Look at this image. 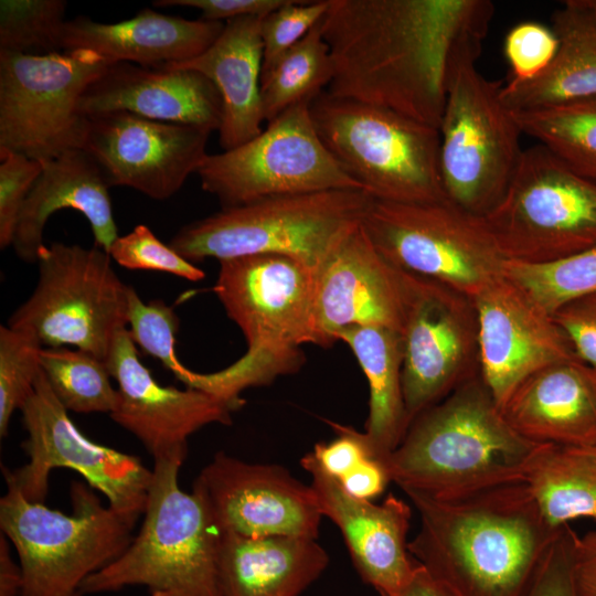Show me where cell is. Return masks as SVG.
<instances>
[{"mask_svg":"<svg viewBox=\"0 0 596 596\" xmlns=\"http://www.w3.org/2000/svg\"><path fill=\"white\" fill-rule=\"evenodd\" d=\"M493 15L489 0H329L324 91L438 129L449 89L476 64Z\"/></svg>","mask_w":596,"mask_h":596,"instance_id":"6da1fadb","label":"cell"},{"mask_svg":"<svg viewBox=\"0 0 596 596\" xmlns=\"http://www.w3.org/2000/svg\"><path fill=\"white\" fill-rule=\"evenodd\" d=\"M406 496L419 515L409 553L455 596H524L564 529L524 481L449 500Z\"/></svg>","mask_w":596,"mask_h":596,"instance_id":"7a4b0ae2","label":"cell"},{"mask_svg":"<svg viewBox=\"0 0 596 596\" xmlns=\"http://www.w3.org/2000/svg\"><path fill=\"white\" fill-rule=\"evenodd\" d=\"M540 445L509 425L479 373L417 415L383 464L405 493L449 500L523 481Z\"/></svg>","mask_w":596,"mask_h":596,"instance_id":"3957f363","label":"cell"},{"mask_svg":"<svg viewBox=\"0 0 596 596\" xmlns=\"http://www.w3.org/2000/svg\"><path fill=\"white\" fill-rule=\"evenodd\" d=\"M315 273L283 255L260 254L220 262L213 287L227 317L241 329L247 351L217 372H192L187 387L210 393L234 409L241 393L295 373L302 344H313Z\"/></svg>","mask_w":596,"mask_h":596,"instance_id":"277c9868","label":"cell"},{"mask_svg":"<svg viewBox=\"0 0 596 596\" xmlns=\"http://www.w3.org/2000/svg\"><path fill=\"white\" fill-rule=\"evenodd\" d=\"M183 455L155 458L143 520L126 551L91 575L82 594L147 586L179 596H222L217 574L221 538L203 497L179 486Z\"/></svg>","mask_w":596,"mask_h":596,"instance_id":"5b68a950","label":"cell"},{"mask_svg":"<svg viewBox=\"0 0 596 596\" xmlns=\"http://www.w3.org/2000/svg\"><path fill=\"white\" fill-rule=\"evenodd\" d=\"M373 198L343 189L265 199L182 226L169 245L191 263L273 254L313 273L358 225Z\"/></svg>","mask_w":596,"mask_h":596,"instance_id":"8992f818","label":"cell"},{"mask_svg":"<svg viewBox=\"0 0 596 596\" xmlns=\"http://www.w3.org/2000/svg\"><path fill=\"white\" fill-rule=\"evenodd\" d=\"M87 483L71 485V513L7 486L0 528L23 573L21 596H83L82 585L129 546L135 523L104 504Z\"/></svg>","mask_w":596,"mask_h":596,"instance_id":"52a82bcc","label":"cell"},{"mask_svg":"<svg viewBox=\"0 0 596 596\" xmlns=\"http://www.w3.org/2000/svg\"><path fill=\"white\" fill-rule=\"evenodd\" d=\"M310 114L326 148L374 200H447L439 167L438 129L326 91L312 99Z\"/></svg>","mask_w":596,"mask_h":596,"instance_id":"ba28073f","label":"cell"},{"mask_svg":"<svg viewBox=\"0 0 596 596\" xmlns=\"http://www.w3.org/2000/svg\"><path fill=\"white\" fill-rule=\"evenodd\" d=\"M107 252L54 242L38 252V283L8 326L33 333L46 348L72 345L106 361L127 328L130 285Z\"/></svg>","mask_w":596,"mask_h":596,"instance_id":"9c48e42d","label":"cell"},{"mask_svg":"<svg viewBox=\"0 0 596 596\" xmlns=\"http://www.w3.org/2000/svg\"><path fill=\"white\" fill-rule=\"evenodd\" d=\"M483 220L505 260H556L596 245V182L539 143Z\"/></svg>","mask_w":596,"mask_h":596,"instance_id":"30bf717a","label":"cell"},{"mask_svg":"<svg viewBox=\"0 0 596 596\" xmlns=\"http://www.w3.org/2000/svg\"><path fill=\"white\" fill-rule=\"evenodd\" d=\"M362 224L394 266L475 298L502 276L504 257L483 217L448 200L372 201Z\"/></svg>","mask_w":596,"mask_h":596,"instance_id":"8fae6325","label":"cell"},{"mask_svg":"<svg viewBox=\"0 0 596 596\" xmlns=\"http://www.w3.org/2000/svg\"><path fill=\"white\" fill-rule=\"evenodd\" d=\"M109 63L88 50L0 51V147L45 161L83 149L81 100Z\"/></svg>","mask_w":596,"mask_h":596,"instance_id":"7c38bea8","label":"cell"},{"mask_svg":"<svg viewBox=\"0 0 596 596\" xmlns=\"http://www.w3.org/2000/svg\"><path fill=\"white\" fill-rule=\"evenodd\" d=\"M501 87L476 64L464 67L449 89L438 128L446 199L480 217L502 199L523 152V132Z\"/></svg>","mask_w":596,"mask_h":596,"instance_id":"4fadbf2b","label":"cell"},{"mask_svg":"<svg viewBox=\"0 0 596 596\" xmlns=\"http://www.w3.org/2000/svg\"><path fill=\"white\" fill-rule=\"evenodd\" d=\"M311 102L292 105L243 145L207 155L196 171L202 189L223 207L285 195L363 190L321 141Z\"/></svg>","mask_w":596,"mask_h":596,"instance_id":"5bb4252c","label":"cell"},{"mask_svg":"<svg viewBox=\"0 0 596 596\" xmlns=\"http://www.w3.org/2000/svg\"><path fill=\"white\" fill-rule=\"evenodd\" d=\"M19 411L26 430L21 447L29 459L17 469L2 468L7 486L17 488L31 501L44 502L51 472L72 469L100 492L111 509L136 524L146 508L152 469L136 456L83 435L42 371Z\"/></svg>","mask_w":596,"mask_h":596,"instance_id":"9a60e30c","label":"cell"},{"mask_svg":"<svg viewBox=\"0 0 596 596\" xmlns=\"http://www.w3.org/2000/svg\"><path fill=\"white\" fill-rule=\"evenodd\" d=\"M403 342L402 389L411 422L480 373L473 299L409 273Z\"/></svg>","mask_w":596,"mask_h":596,"instance_id":"2e32d148","label":"cell"},{"mask_svg":"<svg viewBox=\"0 0 596 596\" xmlns=\"http://www.w3.org/2000/svg\"><path fill=\"white\" fill-rule=\"evenodd\" d=\"M192 489L203 497L221 533L308 539L319 534L322 513L315 491L283 466L251 464L220 451Z\"/></svg>","mask_w":596,"mask_h":596,"instance_id":"e0dca14e","label":"cell"},{"mask_svg":"<svg viewBox=\"0 0 596 596\" xmlns=\"http://www.w3.org/2000/svg\"><path fill=\"white\" fill-rule=\"evenodd\" d=\"M211 132L128 111H109L88 116L83 149L110 187H128L162 201L196 173L209 155Z\"/></svg>","mask_w":596,"mask_h":596,"instance_id":"ac0fdd59","label":"cell"},{"mask_svg":"<svg viewBox=\"0 0 596 596\" xmlns=\"http://www.w3.org/2000/svg\"><path fill=\"white\" fill-rule=\"evenodd\" d=\"M409 273L376 248L361 223L315 273L313 344L329 347L340 331L375 326L401 333Z\"/></svg>","mask_w":596,"mask_h":596,"instance_id":"d6986e66","label":"cell"},{"mask_svg":"<svg viewBox=\"0 0 596 596\" xmlns=\"http://www.w3.org/2000/svg\"><path fill=\"white\" fill-rule=\"evenodd\" d=\"M117 383L118 403L109 416L155 458L188 453L189 437L210 424L228 425L235 411L204 391L164 386L138 356L127 328L117 333L106 360Z\"/></svg>","mask_w":596,"mask_h":596,"instance_id":"ffe728a7","label":"cell"},{"mask_svg":"<svg viewBox=\"0 0 596 596\" xmlns=\"http://www.w3.org/2000/svg\"><path fill=\"white\" fill-rule=\"evenodd\" d=\"M472 299L478 315L480 375L500 409L533 373L578 359L554 318L503 276Z\"/></svg>","mask_w":596,"mask_h":596,"instance_id":"44dd1931","label":"cell"},{"mask_svg":"<svg viewBox=\"0 0 596 596\" xmlns=\"http://www.w3.org/2000/svg\"><path fill=\"white\" fill-rule=\"evenodd\" d=\"M300 464L310 475L322 517L340 530L361 578L381 596L397 594L417 566L407 541L411 507L393 494L382 503L350 496L311 453Z\"/></svg>","mask_w":596,"mask_h":596,"instance_id":"7402d4cb","label":"cell"},{"mask_svg":"<svg viewBox=\"0 0 596 596\" xmlns=\"http://www.w3.org/2000/svg\"><path fill=\"white\" fill-rule=\"evenodd\" d=\"M81 111L93 116L128 111L157 121L220 130L222 99L203 74L185 68L109 64L81 100Z\"/></svg>","mask_w":596,"mask_h":596,"instance_id":"603a6c76","label":"cell"},{"mask_svg":"<svg viewBox=\"0 0 596 596\" xmlns=\"http://www.w3.org/2000/svg\"><path fill=\"white\" fill-rule=\"evenodd\" d=\"M501 412L535 444L596 446V371L578 359L545 366L513 391Z\"/></svg>","mask_w":596,"mask_h":596,"instance_id":"cb8c5ba5","label":"cell"},{"mask_svg":"<svg viewBox=\"0 0 596 596\" xmlns=\"http://www.w3.org/2000/svg\"><path fill=\"white\" fill-rule=\"evenodd\" d=\"M42 172L21 209L12 247L20 259L36 263L46 222L57 211L83 214L91 226L95 246L108 253L119 236L109 188L103 171L84 149H72L41 161Z\"/></svg>","mask_w":596,"mask_h":596,"instance_id":"d4e9b609","label":"cell"},{"mask_svg":"<svg viewBox=\"0 0 596 596\" xmlns=\"http://www.w3.org/2000/svg\"><path fill=\"white\" fill-rule=\"evenodd\" d=\"M225 22L189 20L149 8L128 20L103 23L81 15L66 21L64 51L88 50L109 64L164 67L194 58L209 49Z\"/></svg>","mask_w":596,"mask_h":596,"instance_id":"484cf974","label":"cell"},{"mask_svg":"<svg viewBox=\"0 0 596 596\" xmlns=\"http://www.w3.org/2000/svg\"><path fill=\"white\" fill-rule=\"evenodd\" d=\"M260 20V17L228 20L203 53L168 65L196 71L215 85L223 106L219 138L224 150L236 148L263 131Z\"/></svg>","mask_w":596,"mask_h":596,"instance_id":"4316f807","label":"cell"},{"mask_svg":"<svg viewBox=\"0 0 596 596\" xmlns=\"http://www.w3.org/2000/svg\"><path fill=\"white\" fill-rule=\"evenodd\" d=\"M328 563V553L316 539L221 533L217 574L222 596H299Z\"/></svg>","mask_w":596,"mask_h":596,"instance_id":"83f0119b","label":"cell"},{"mask_svg":"<svg viewBox=\"0 0 596 596\" xmlns=\"http://www.w3.org/2000/svg\"><path fill=\"white\" fill-rule=\"evenodd\" d=\"M551 29L558 46L547 70L532 82L501 87L512 111L596 98V0L565 1Z\"/></svg>","mask_w":596,"mask_h":596,"instance_id":"f1b7e54d","label":"cell"},{"mask_svg":"<svg viewBox=\"0 0 596 596\" xmlns=\"http://www.w3.org/2000/svg\"><path fill=\"white\" fill-rule=\"evenodd\" d=\"M337 341L351 349L368 380L364 434L374 458L383 461L409 426L402 389V336L392 329L363 326L343 329Z\"/></svg>","mask_w":596,"mask_h":596,"instance_id":"f546056e","label":"cell"},{"mask_svg":"<svg viewBox=\"0 0 596 596\" xmlns=\"http://www.w3.org/2000/svg\"><path fill=\"white\" fill-rule=\"evenodd\" d=\"M523 481L553 528L581 518L596 520V455L587 449L540 445Z\"/></svg>","mask_w":596,"mask_h":596,"instance_id":"4dcf8cb0","label":"cell"},{"mask_svg":"<svg viewBox=\"0 0 596 596\" xmlns=\"http://www.w3.org/2000/svg\"><path fill=\"white\" fill-rule=\"evenodd\" d=\"M513 114L523 134L596 182V98Z\"/></svg>","mask_w":596,"mask_h":596,"instance_id":"1f68e13d","label":"cell"},{"mask_svg":"<svg viewBox=\"0 0 596 596\" xmlns=\"http://www.w3.org/2000/svg\"><path fill=\"white\" fill-rule=\"evenodd\" d=\"M331 77L332 63L320 21L262 76L264 120L268 124L292 105L312 100Z\"/></svg>","mask_w":596,"mask_h":596,"instance_id":"d6a6232c","label":"cell"},{"mask_svg":"<svg viewBox=\"0 0 596 596\" xmlns=\"http://www.w3.org/2000/svg\"><path fill=\"white\" fill-rule=\"evenodd\" d=\"M42 372L58 402L81 414H111L118 403V391L110 382L106 361L67 348H43Z\"/></svg>","mask_w":596,"mask_h":596,"instance_id":"836d02e7","label":"cell"},{"mask_svg":"<svg viewBox=\"0 0 596 596\" xmlns=\"http://www.w3.org/2000/svg\"><path fill=\"white\" fill-rule=\"evenodd\" d=\"M502 276L553 317L565 305L596 294V245L547 263L505 260Z\"/></svg>","mask_w":596,"mask_h":596,"instance_id":"e575fe53","label":"cell"},{"mask_svg":"<svg viewBox=\"0 0 596 596\" xmlns=\"http://www.w3.org/2000/svg\"><path fill=\"white\" fill-rule=\"evenodd\" d=\"M66 6L63 0H1L0 51L60 52Z\"/></svg>","mask_w":596,"mask_h":596,"instance_id":"d590c367","label":"cell"},{"mask_svg":"<svg viewBox=\"0 0 596 596\" xmlns=\"http://www.w3.org/2000/svg\"><path fill=\"white\" fill-rule=\"evenodd\" d=\"M42 343L31 332L0 327V436L6 437L11 417L19 411L41 373Z\"/></svg>","mask_w":596,"mask_h":596,"instance_id":"8d00e7d4","label":"cell"},{"mask_svg":"<svg viewBox=\"0 0 596 596\" xmlns=\"http://www.w3.org/2000/svg\"><path fill=\"white\" fill-rule=\"evenodd\" d=\"M127 329L131 340L147 354L181 381L190 369L175 354L179 318L173 307L160 299L143 302L132 286L129 287Z\"/></svg>","mask_w":596,"mask_h":596,"instance_id":"74e56055","label":"cell"},{"mask_svg":"<svg viewBox=\"0 0 596 596\" xmlns=\"http://www.w3.org/2000/svg\"><path fill=\"white\" fill-rule=\"evenodd\" d=\"M108 254L128 269L168 273L190 281H201L205 277L203 269L161 242L145 224L136 225L131 232L118 236Z\"/></svg>","mask_w":596,"mask_h":596,"instance_id":"f35d334b","label":"cell"},{"mask_svg":"<svg viewBox=\"0 0 596 596\" xmlns=\"http://www.w3.org/2000/svg\"><path fill=\"white\" fill-rule=\"evenodd\" d=\"M328 4L329 0H286L279 8L262 18V76L322 20Z\"/></svg>","mask_w":596,"mask_h":596,"instance_id":"ab89813d","label":"cell"},{"mask_svg":"<svg viewBox=\"0 0 596 596\" xmlns=\"http://www.w3.org/2000/svg\"><path fill=\"white\" fill-rule=\"evenodd\" d=\"M558 46L552 29L524 21L514 25L504 40V54L511 68L508 84L534 81L551 65Z\"/></svg>","mask_w":596,"mask_h":596,"instance_id":"60d3db41","label":"cell"},{"mask_svg":"<svg viewBox=\"0 0 596 596\" xmlns=\"http://www.w3.org/2000/svg\"><path fill=\"white\" fill-rule=\"evenodd\" d=\"M43 169L41 161L0 147V247L12 246L21 209Z\"/></svg>","mask_w":596,"mask_h":596,"instance_id":"b9f144b4","label":"cell"},{"mask_svg":"<svg viewBox=\"0 0 596 596\" xmlns=\"http://www.w3.org/2000/svg\"><path fill=\"white\" fill-rule=\"evenodd\" d=\"M576 533L564 526L524 596H579L573 574Z\"/></svg>","mask_w":596,"mask_h":596,"instance_id":"7bdbcfd3","label":"cell"},{"mask_svg":"<svg viewBox=\"0 0 596 596\" xmlns=\"http://www.w3.org/2000/svg\"><path fill=\"white\" fill-rule=\"evenodd\" d=\"M329 424L337 433V438L330 443L316 444L311 454L321 469L339 481L374 456L364 432L333 422Z\"/></svg>","mask_w":596,"mask_h":596,"instance_id":"ee69618b","label":"cell"},{"mask_svg":"<svg viewBox=\"0 0 596 596\" xmlns=\"http://www.w3.org/2000/svg\"><path fill=\"white\" fill-rule=\"evenodd\" d=\"M553 318L568 337L576 356L596 371V294L565 305Z\"/></svg>","mask_w":596,"mask_h":596,"instance_id":"f6af8a7d","label":"cell"},{"mask_svg":"<svg viewBox=\"0 0 596 596\" xmlns=\"http://www.w3.org/2000/svg\"><path fill=\"white\" fill-rule=\"evenodd\" d=\"M286 0H158L156 7H188L202 12V19L228 21L243 17H265Z\"/></svg>","mask_w":596,"mask_h":596,"instance_id":"bcb514c9","label":"cell"},{"mask_svg":"<svg viewBox=\"0 0 596 596\" xmlns=\"http://www.w3.org/2000/svg\"><path fill=\"white\" fill-rule=\"evenodd\" d=\"M389 482L391 479L385 465L375 458H368L339 480V483L350 496L369 501L381 496Z\"/></svg>","mask_w":596,"mask_h":596,"instance_id":"7dc6e473","label":"cell"},{"mask_svg":"<svg viewBox=\"0 0 596 596\" xmlns=\"http://www.w3.org/2000/svg\"><path fill=\"white\" fill-rule=\"evenodd\" d=\"M573 574L579 596H596V531L575 535Z\"/></svg>","mask_w":596,"mask_h":596,"instance_id":"c3c4849f","label":"cell"},{"mask_svg":"<svg viewBox=\"0 0 596 596\" xmlns=\"http://www.w3.org/2000/svg\"><path fill=\"white\" fill-rule=\"evenodd\" d=\"M11 543L0 535V596H21L23 573L20 563L12 556Z\"/></svg>","mask_w":596,"mask_h":596,"instance_id":"681fc988","label":"cell"},{"mask_svg":"<svg viewBox=\"0 0 596 596\" xmlns=\"http://www.w3.org/2000/svg\"><path fill=\"white\" fill-rule=\"evenodd\" d=\"M394 596H455L443 583L425 567L417 566L403 588Z\"/></svg>","mask_w":596,"mask_h":596,"instance_id":"f907efd6","label":"cell"},{"mask_svg":"<svg viewBox=\"0 0 596 596\" xmlns=\"http://www.w3.org/2000/svg\"><path fill=\"white\" fill-rule=\"evenodd\" d=\"M149 596H179V595L169 593V592H150Z\"/></svg>","mask_w":596,"mask_h":596,"instance_id":"816d5d0a","label":"cell"},{"mask_svg":"<svg viewBox=\"0 0 596 596\" xmlns=\"http://www.w3.org/2000/svg\"><path fill=\"white\" fill-rule=\"evenodd\" d=\"M584 449H587L588 451L593 453L596 455V446H593V447H586Z\"/></svg>","mask_w":596,"mask_h":596,"instance_id":"f5cc1de1","label":"cell"}]
</instances>
